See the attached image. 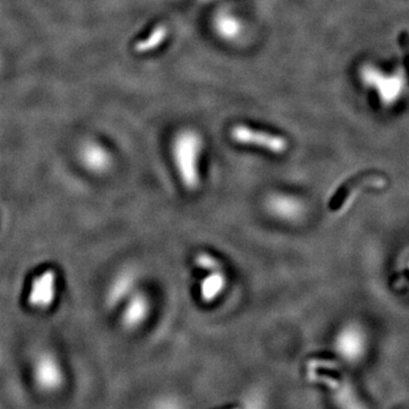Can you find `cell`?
Segmentation results:
<instances>
[{
  "label": "cell",
  "instance_id": "6da1fadb",
  "mask_svg": "<svg viewBox=\"0 0 409 409\" xmlns=\"http://www.w3.org/2000/svg\"><path fill=\"white\" fill-rule=\"evenodd\" d=\"M203 147V137L196 130L185 128L175 135L173 160L182 185L190 191L200 185L199 158Z\"/></svg>",
  "mask_w": 409,
  "mask_h": 409
},
{
  "label": "cell",
  "instance_id": "7a4b0ae2",
  "mask_svg": "<svg viewBox=\"0 0 409 409\" xmlns=\"http://www.w3.org/2000/svg\"><path fill=\"white\" fill-rule=\"evenodd\" d=\"M31 378L41 394H55L66 383V372L62 360L53 350H37L31 360Z\"/></svg>",
  "mask_w": 409,
  "mask_h": 409
},
{
  "label": "cell",
  "instance_id": "3957f363",
  "mask_svg": "<svg viewBox=\"0 0 409 409\" xmlns=\"http://www.w3.org/2000/svg\"><path fill=\"white\" fill-rule=\"evenodd\" d=\"M360 78L364 85L375 90L380 101L387 107L399 103L406 90V75L401 69L387 73L375 66L365 65L360 69Z\"/></svg>",
  "mask_w": 409,
  "mask_h": 409
},
{
  "label": "cell",
  "instance_id": "277c9868",
  "mask_svg": "<svg viewBox=\"0 0 409 409\" xmlns=\"http://www.w3.org/2000/svg\"><path fill=\"white\" fill-rule=\"evenodd\" d=\"M369 337L360 323L349 322L337 332L335 350L337 356L348 364H357L365 357Z\"/></svg>",
  "mask_w": 409,
  "mask_h": 409
},
{
  "label": "cell",
  "instance_id": "5b68a950",
  "mask_svg": "<svg viewBox=\"0 0 409 409\" xmlns=\"http://www.w3.org/2000/svg\"><path fill=\"white\" fill-rule=\"evenodd\" d=\"M139 271L135 266H124L110 278L103 294V305L107 310H115L126 301L139 282Z\"/></svg>",
  "mask_w": 409,
  "mask_h": 409
},
{
  "label": "cell",
  "instance_id": "8992f818",
  "mask_svg": "<svg viewBox=\"0 0 409 409\" xmlns=\"http://www.w3.org/2000/svg\"><path fill=\"white\" fill-rule=\"evenodd\" d=\"M57 273L48 269L32 280L26 303L32 310L46 312L53 306L57 299Z\"/></svg>",
  "mask_w": 409,
  "mask_h": 409
},
{
  "label": "cell",
  "instance_id": "52a82bcc",
  "mask_svg": "<svg viewBox=\"0 0 409 409\" xmlns=\"http://www.w3.org/2000/svg\"><path fill=\"white\" fill-rule=\"evenodd\" d=\"M230 133L232 140L237 144L256 146L274 153H283L287 149V141L285 137L271 135L267 132L258 131L249 128L247 125H235Z\"/></svg>",
  "mask_w": 409,
  "mask_h": 409
},
{
  "label": "cell",
  "instance_id": "ba28073f",
  "mask_svg": "<svg viewBox=\"0 0 409 409\" xmlns=\"http://www.w3.org/2000/svg\"><path fill=\"white\" fill-rule=\"evenodd\" d=\"M78 160L82 169L94 176L108 174L114 165L110 151L94 141L82 144L78 151Z\"/></svg>",
  "mask_w": 409,
  "mask_h": 409
},
{
  "label": "cell",
  "instance_id": "9c48e42d",
  "mask_svg": "<svg viewBox=\"0 0 409 409\" xmlns=\"http://www.w3.org/2000/svg\"><path fill=\"white\" fill-rule=\"evenodd\" d=\"M151 301L144 291L135 290L124 303L119 324L124 331L133 332L140 328L149 317Z\"/></svg>",
  "mask_w": 409,
  "mask_h": 409
},
{
  "label": "cell",
  "instance_id": "30bf717a",
  "mask_svg": "<svg viewBox=\"0 0 409 409\" xmlns=\"http://www.w3.org/2000/svg\"><path fill=\"white\" fill-rule=\"evenodd\" d=\"M266 210L278 219L294 222L305 214V205L301 200L289 194H271L266 199Z\"/></svg>",
  "mask_w": 409,
  "mask_h": 409
},
{
  "label": "cell",
  "instance_id": "8fae6325",
  "mask_svg": "<svg viewBox=\"0 0 409 409\" xmlns=\"http://www.w3.org/2000/svg\"><path fill=\"white\" fill-rule=\"evenodd\" d=\"M310 380L312 381H321L331 389L332 396L337 406L340 409H366L362 401L357 397L356 392L349 383L344 381H339L328 375L319 374V373H310Z\"/></svg>",
  "mask_w": 409,
  "mask_h": 409
},
{
  "label": "cell",
  "instance_id": "7c38bea8",
  "mask_svg": "<svg viewBox=\"0 0 409 409\" xmlns=\"http://www.w3.org/2000/svg\"><path fill=\"white\" fill-rule=\"evenodd\" d=\"M210 274L203 278L200 287V297L203 303H210L219 297L226 287V275L223 269L208 271Z\"/></svg>",
  "mask_w": 409,
  "mask_h": 409
},
{
  "label": "cell",
  "instance_id": "4fadbf2b",
  "mask_svg": "<svg viewBox=\"0 0 409 409\" xmlns=\"http://www.w3.org/2000/svg\"><path fill=\"white\" fill-rule=\"evenodd\" d=\"M214 25H215L217 33L226 40H233L240 35L241 30H242L240 21L228 12L219 14L216 17Z\"/></svg>",
  "mask_w": 409,
  "mask_h": 409
},
{
  "label": "cell",
  "instance_id": "5bb4252c",
  "mask_svg": "<svg viewBox=\"0 0 409 409\" xmlns=\"http://www.w3.org/2000/svg\"><path fill=\"white\" fill-rule=\"evenodd\" d=\"M167 35H169V30L165 25H158L150 32L147 37L137 41L135 44V50L137 53H142L157 49L166 40Z\"/></svg>",
  "mask_w": 409,
  "mask_h": 409
},
{
  "label": "cell",
  "instance_id": "9a60e30c",
  "mask_svg": "<svg viewBox=\"0 0 409 409\" xmlns=\"http://www.w3.org/2000/svg\"><path fill=\"white\" fill-rule=\"evenodd\" d=\"M196 265L199 266L200 269H206V271H214V269H223L222 264L216 260L215 257L207 253H198L194 258Z\"/></svg>",
  "mask_w": 409,
  "mask_h": 409
},
{
  "label": "cell",
  "instance_id": "2e32d148",
  "mask_svg": "<svg viewBox=\"0 0 409 409\" xmlns=\"http://www.w3.org/2000/svg\"><path fill=\"white\" fill-rule=\"evenodd\" d=\"M408 269H409V262H408Z\"/></svg>",
  "mask_w": 409,
  "mask_h": 409
}]
</instances>
